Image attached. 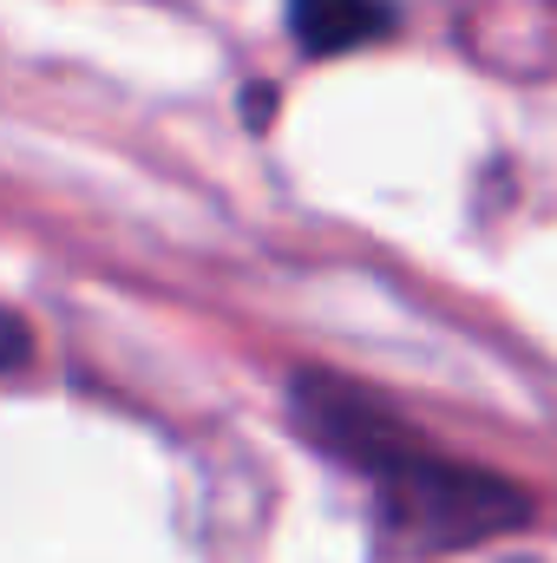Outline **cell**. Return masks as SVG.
I'll use <instances>...</instances> for the list:
<instances>
[{"label": "cell", "instance_id": "cell-1", "mask_svg": "<svg viewBox=\"0 0 557 563\" xmlns=\"http://www.w3.org/2000/svg\"><path fill=\"white\" fill-rule=\"evenodd\" d=\"M295 413H302L308 445L374 472L387 531L414 538L419 551H459L472 538H492L532 518V498L518 485L414 452L407 432L381 420L374 400H354L335 380H295Z\"/></svg>", "mask_w": 557, "mask_h": 563}, {"label": "cell", "instance_id": "cell-2", "mask_svg": "<svg viewBox=\"0 0 557 563\" xmlns=\"http://www.w3.org/2000/svg\"><path fill=\"white\" fill-rule=\"evenodd\" d=\"M387 26H394V7L387 0H288V33L315 59L354 53V46L381 40Z\"/></svg>", "mask_w": 557, "mask_h": 563}]
</instances>
